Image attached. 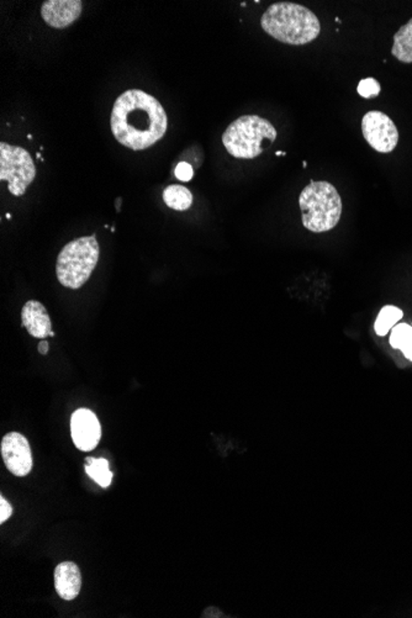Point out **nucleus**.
I'll use <instances>...</instances> for the list:
<instances>
[{
  "instance_id": "1",
  "label": "nucleus",
  "mask_w": 412,
  "mask_h": 618,
  "mask_svg": "<svg viewBox=\"0 0 412 618\" xmlns=\"http://www.w3.org/2000/svg\"><path fill=\"white\" fill-rule=\"evenodd\" d=\"M110 127L120 145L132 151H143L163 138L168 117L155 97L140 89H130L114 102Z\"/></svg>"
},
{
  "instance_id": "2",
  "label": "nucleus",
  "mask_w": 412,
  "mask_h": 618,
  "mask_svg": "<svg viewBox=\"0 0 412 618\" xmlns=\"http://www.w3.org/2000/svg\"><path fill=\"white\" fill-rule=\"evenodd\" d=\"M266 34L283 44L302 46L312 42L321 32V23L310 9L290 1L271 5L261 19Z\"/></svg>"
},
{
  "instance_id": "3",
  "label": "nucleus",
  "mask_w": 412,
  "mask_h": 618,
  "mask_svg": "<svg viewBox=\"0 0 412 618\" xmlns=\"http://www.w3.org/2000/svg\"><path fill=\"white\" fill-rule=\"evenodd\" d=\"M301 221L305 229L315 234L335 229L342 215V199L329 182H314L305 186L299 198Z\"/></svg>"
},
{
  "instance_id": "4",
  "label": "nucleus",
  "mask_w": 412,
  "mask_h": 618,
  "mask_svg": "<svg viewBox=\"0 0 412 618\" xmlns=\"http://www.w3.org/2000/svg\"><path fill=\"white\" fill-rule=\"evenodd\" d=\"M276 127L258 115H243L231 122L223 135L226 151L241 160L261 156L276 138Z\"/></svg>"
},
{
  "instance_id": "5",
  "label": "nucleus",
  "mask_w": 412,
  "mask_h": 618,
  "mask_svg": "<svg viewBox=\"0 0 412 618\" xmlns=\"http://www.w3.org/2000/svg\"><path fill=\"white\" fill-rule=\"evenodd\" d=\"M97 236H86L73 239L59 252L56 263L59 282L69 289L82 287L92 275L99 259Z\"/></svg>"
},
{
  "instance_id": "6",
  "label": "nucleus",
  "mask_w": 412,
  "mask_h": 618,
  "mask_svg": "<svg viewBox=\"0 0 412 618\" xmlns=\"http://www.w3.org/2000/svg\"><path fill=\"white\" fill-rule=\"evenodd\" d=\"M36 177V167L29 152L19 146L0 142V179L8 182L14 196L25 194Z\"/></svg>"
},
{
  "instance_id": "7",
  "label": "nucleus",
  "mask_w": 412,
  "mask_h": 618,
  "mask_svg": "<svg viewBox=\"0 0 412 618\" xmlns=\"http://www.w3.org/2000/svg\"><path fill=\"white\" fill-rule=\"evenodd\" d=\"M362 132L369 146L379 153H390L398 146L396 125L384 112L377 110L367 112L362 119Z\"/></svg>"
},
{
  "instance_id": "8",
  "label": "nucleus",
  "mask_w": 412,
  "mask_h": 618,
  "mask_svg": "<svg viewBox=\"0 0 412 618\" xmlns=\"http://www.w3.org/2000/svg\"><path fill=\"white\" fill-rule=\"evenodd\" d=\"M1 457L5 467L15 477H25L33 469V454L28 439L19 432L5 434L1 441Z\"/></svg>"
},
{
  "instance_id": "9",
  "label": "nucleus",
  "mask_w": 412,
  "mask_h": 618,
  "mask_svg": "<svg viewBox=\"0 0 412 618\" xmlns=\"http://www.w3.org/2000/svg\"><path fill=\"white\" fill-rule=\"evenodd\" d=\"M71 434L73 442L79 451L90 452L102 439L100 422L90 410H77L71 419Z\"/></svg>"
},
{
  "instance_id": "10",
  "label": "nucleus",
  "mask_w": 412,
  "mask_h": 618,
  "mask_svg": "<svg viewBox=\"0 0 412 618\" xmlns=\"http://www.w3.org/2000/svg\"><path fill=\"white\" fill-rule=\"evenodd\" d=\"M82 9L81 0H47L41 8V16L51 28L66 29L79 19Z\"/></svg>"
},
{
  "instance_id": "11",
  "label": "nucleus",
  "mask_w": 412,
  "mask_h": 618,
  "mask_svg": "<svg viewBox=\"0 0 412 618\" xmlns=\"http://www.w3.org/2000/svg\"><path fill=\"white\" fill-rule=\"evenodd\" d=\"M21 320L23 326L35 338L45 340L52 332V323L46 307L36 300H30L25 304L21 311Z\"/></svg>"
},
{
  "instance_id": "12",
  "label": "nucleus",
  "mask_w": 412,
  "mask_h": 618,
  "mask_svg": "<svg viewBox=\"0 0 412 618\" xmlns=\"http://www.w3.org/2000/svg\"><path fill=\"white\" fill-rule=\"evenodd\" d=\"M54 588L61 599L72 601L76 599L82 588V574L77 564L64 561L54 569Z\"/></svg>"
},
{
  "instance_id": "13",
  "label": "nucleus",
  "mask_w": 412,
  "mask_h": 618,
  "mask_svg": "<svg viewBox=\"0 0 412 618\" xmlns=\"http://www.w3.org/2000/svg\"><path fill=\"white\" fill-rule=\"evenodd\" d=\"M392 54L403 64H412V19L394 35Z\"/></svg>"
},
{
  "instance_id": "14",
  "label": "nucleus",
  "mask_w": 412,
  "mask_h": 618,
  "mask_svg": "<svg viewBox=\"0 0 412 618\" xmlns=\"http://www.w3.org/2000/svg\"><path fill=\"white\" fill-rule=\"evenodd\" d=\"M193 194L183 185H170L163 191V201L170 209L185 211L193 205Z\"/></svg>"
},
{
  "instance_id": "15",
  "label": "nucleus",
  "mask_w": 412,
  "mask_h": 618,
  "mask_svg": "<svg viewBox=\"0 0 412 618\" xmlns=\"http://www.w3.org/2000/svg\"><path fill=\"white\" fill-rule=\"evenodd\" d=\"M86 473L102 487L112 484V473L109 469V462L104 458H87Z\"/></svg>"
},
{
  "instance_id": "16",
  "label": "nucleus",
  "mask_w": 412,
  "mask_h": 618,
  "mask_svg": "<svg viewBox=\"0 0 412 618\" xmlns=\"http://www.w3.org/2000/svg\"><path fill=\"white\" fill-rule=\"evenodd\" d=\"M403 316L404 312L401 309H399V307H392V305L384 307L383 309L380 310V312H379L378 317H377L375 323H374L375 333H377L378 336H387L389 331H390V330L398 323L399 320L403 319Z\"/></svg>"
},
{
  "instance_id": "17",
  "label": "nucleus",
  "mask_w": 412,
  "mask_h": 618,
  "mask_svg": "<svg viewBox=\"0 0 412 618\" xmlns=\"http://www.w3.org/2000/svg\"><path fill=\"white\" fill-rule=\"evenodd\" d=\"M410 342H412V327L408 323H400L393 327L390 336V345L393 348L403 350Z\"/></svg>"
},
{
  "instance_id": "18",
  "label": "nucleus",
  "mask_w": 412,
  "mask_h": 618,
  "mask_svg": "<svg viewBox=\"0 0 412 618\" xmlns=\"http://www.w3.org/2000/svg\"><path fill=\"white\" fill-rule=\"evenodd\" d=\"M357 92L364 99H372L378 97L382 92V87L377 79L365 78L359 82Z\"/></svg>"
},
{
  "instance_id": "19",
  "label": "nucleus",
  "mask_w": 412,
  "mask_h": 618,
  "mask_svg": "<svg viewBox=\"0 0 412 618\" xmlns=\"http://www.w3.org/2000/svg\"><path fill=\"white\" fill-rule=\"evenodd\" d=\"M175 174L180 182H190L194 177V170L188 162H179L175 167Z\"/></svg>"
},
{
  "instance_id": "20",
  "label": "nucleus",
  "mask_w": 412,
  "mask_h": 618,
  "mask_svg": "<svg viewBox=\"0 0 412 618\" xmlns=\"http://www.w3.org/2000/svg\"><path fill=\"white\" fill-rule=\"evenodd\" d=\"M13 513V507L4 497H0V523H4Z\"/></svg>"
},
{
  "instance_id": "21",
  "label": "nucleus",
  "mask_w": 412,
  "mask_h": 618,
  "mask_svg": "<svg viewBox=\"0 0 412 618\" xmlns=\"http://www.w3.org/2000/svg\"><path fill=\"white\" fill-rule=\"evenodd\" d=\"M401 351H403L404 355H405L408 360H411L412 362V342H410L408 345L404 347Z\"/></svg>"
},
{
  "instance_id": "22",
  "label": "nucleus",
  "mask_w": 412,
  "mask_h": 618,
  "mask_svg": "<svg viewBox=\"0 0 412 618\" xmlns=\"http://www.w3.org/2000/svg\"><path fill=\"white\" fill-rule=\"evenodd\" d=\"M39 352L41 355H47L49 353V342L41 341L39 345Z\"/></svg>"
},
{
  "instance_id": "23",
  "label": "nucleus",
  "mask_w": 412,
  "mask_h": 618,
  "mask_svg": "<svg viewBox=\"0 0 412 618\" xmlns=\"http://www.w3.org/2000/svg\"><path fill=\"white\" fill-rule=\"evenodd\" d=\"M120 204H122V198H119V199H117V211H120Z\"/></svg>"
},
{
  "instance_id": "24",
  "label": "nucleus",
  "mask_w": 412,
  "mask_h": 618,
  "mask_svg": "<svg viewBox=\"0 0 412 618\" xmlns=\"http://www.w3.org/2000/svg\"><path fill=\"white\" fill-rule=\"evenodd\" d=\"M276 156H286V152L278 151L276 153Z\"/></svg>"
}]
</instances>
